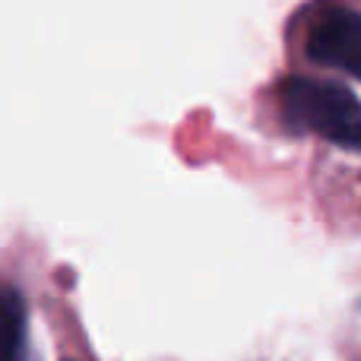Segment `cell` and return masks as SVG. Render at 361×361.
Returning <instances> with one entry per match:
<instances>
[{"label": "cell", "instance_id": "obj_3", "mask_svg": "<svg viewBox=\"0 0 361 361\" xmlns=\"http://www.w3.org/2000/svg\"><path fill=\"white\" fill-rule=\"evenodd\" d=\"M0 361H25V305L13 288H0Z\"/></svg>", "mask_w": 361, "mask_h": 361}, {"label": "cell", "instance_id": "obj_1", "mask_svg": "<svg viewBox=\"0 0 361 361\" xmlns=\"http://www.w3.org/2000/svg\"><path fill=\"white\" fill-rule=\"evenodd\" d=\"M288 127L307 130L345 149H361V102L345 86L326 80H288L282 86Z\"/></svg>", "mask_w": 361, "mask_h": 361}, {"label": "cell", "instance_id": "obj_2", "mask_svg": "<svg viewBox=\"0 0 361 361\" xmlns=\"http://www.w3.org/2000/svg\"><path fill=\"white\" fill-rule=\"evenodd\" d=\"M307 51L317 63L336 67L361 80V13L349 6H330L314 19Z\"/></svg>", "mask_w": 361, "mask_h": 361}]
</instances>
